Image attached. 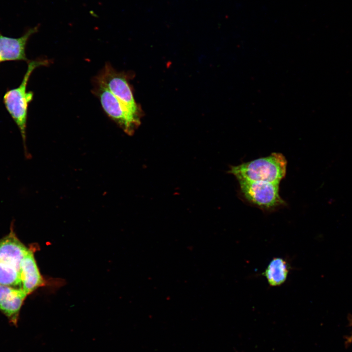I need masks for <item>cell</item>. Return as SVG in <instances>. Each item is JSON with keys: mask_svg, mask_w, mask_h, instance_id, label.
Returning a JSON list of instances; mask_svg holds the SVG:
<instances>
[{"mask_svg": "<svg viewBox=\"0 0 352 352\" xmlns=\"http://www.w3.org/2000/svg\"><path fill=\"white\" fill-rule=\"evenodd\" d=\"M47 60L38 59L28 63L27 69L22 80L16 88L7 90L3 97L5 108L20 130L22 136L25 156L28 158L29 154L26 144V129L29 103L32 100L33 93L27 91L26 87L30 76L34 70L40 66H45Z\"/></svg>", "mask_w": 352, "mask_h": 352, "instance_id": "obj_1", "label": "cell"}, {"mask_svg": "<svg viewBox=\"0 0 352 352\" xmlns=\"http://www.w3.org/2000/svg\"><path fill=\"white\" fill-rule=\"evenodd\" d=\"M287 161L281 153L258 158L230 167L228 173L239 180L280 183L286 174Z\"/></svg>", "mask_w": 352, "mask_h": 352, "instance_id": "obj_2", "label": "cell"}, {"mask_svg": "<svg viewBox=\"0 0 352 352\" xmlns=\"http://www.w3.org/2000/svg\"><path fill=\"white\" fill-rule=\"evenodd\" d=\"M107 88L121 103L124 109L140 121L139 110L125 76L107 63L101 72L94 78Z\"/></svg>", "mask_w": 352, "mask_h": 352, "instance_id": "obj_3", "label": "cell"}, {"mask_svg": "<svg viewBox=\"0 0 352 352\" xmlns=\"http://www.w3.org/2000/svg\"><path fill=\"white\" fill-rule=\"evenodd\" d=\"M240 191L250 203L265 211L285 204L279 194V183L239 180Z\"/></svg>", "mask_w": 352, "mask_h": 352, "instance_id": "obj_4", "label": "cell"}, {"mask_svg": "<svg viewBox=\"0 0 352 352\" xmlns=\"http://www.w3.org/2000/svg\"><path fill=\"white\" fill-rule=\"evenodd\" d=\"M93 93L99 99L102 107L108 115L127 134H132L140 124L130 114L110 91L101 83L94 81Z\"/></svg>", "mask_w": 352, "mask_h": 352, "instance_id": "obj_5", "label": "cell"}, {"mask_svg": "<svg viewBox=\"0 0 352 352\" xmlns=\"http://www.w3.org/2000/svg\"><path fill=\"white\" fill-rule=\"evenodd\" d=\"M37 31V27L30 28L19 38L5 36L0 33V63L7 61H27L26 45L30 36Z\"/></svg>", "mask_w": 352, "mask_h": 352, "instance_id": "obj_6", "label": "cell"}, {"mask_svg": "<svg viewBox=\"0 0 352 352\" xmlns=\"http://www.w3.org/2000/svg\"><path fill=\"white\" fill-rule=\"evenodd\" d=\"M28 250L11 228L10 233L0 240V262L16 268L20 272L22 262Z\"/></svg>", "mask_w": 352, "mask_h": 352, "instance_id": "obj_7", "label": "cell"}, {"mask_svg": "<svg viewBox=\"0 0 352 352\" xmlns=\"http://www.w3.org/2000/svg\"><path fill=\"white\" fill-rule=\"evenodd\" d=\"M27 295L22 288L0 285V310L14 324Z\"/></svg>", "mask_w": 352, "mask_h": 352, "instance_id": "obj_8", "label": "cell"}, {"mask_svg": "<svg viewBox=\"0 0 352 352\" xmlns=\"http://www.w3.org/2000/svg\"><path fill=\"white\" fill-rule=\"evenodd\" d=\"M21 288L27 294L31 293L44 283L34 258L29 249L22 260L20 270Z\"/></svg>", "mask_w": 352, "mask_h": 352, "instance_id": "obj_9", "label": "cell"}, {"mask_svg": "<svg viewBox=\"0 0 352 352\" xmlns=\"http://www.w3.org/2000/svg\"><path fill=\"white\" fill-rule=\"evenodd\" d=\"M292 269L289 262L282 257H274L262 273L269 286L276 287L283 285L288 278Z\"/></svg>", "mask_w": 352, "mask_h": 352, "instance_id": "obj_10", "label": "cell"}, {"mask_svg": "<svg viewBox=\"0 0 352 352\" xmlns=\"http://www.w3.org/2000/svg\"><path fill=\"white\" fill-rule=\"evenodd\" d=\"M0 285L21 288L19 271L0 262Z\"/></svg>", "mask_w": 352, "mask_h": 352, "instance_id": "obj_11", "label": "cell"}, {"mask_svg": "<svg viewBox=\"0 0 352 352\" xmlns=\"http://www.w3.org/2000/svg\"><path fill=\"white\" fill-rule=\"evenodd\" d=\"M345 346L348 347L352 343V332L350 335L345 337Z\"/></svg>", "mask_w": 352, "mask_h": 352, "instance_id": "obj_12", "label": "cell"}, {"mask_svg": "<svg viewBox=\"0 0 352 352\" xmlns=\"http://www.w3.org/2000/svg\"><path fill=\"white\" fill-rule=\"evenodd\" d=\"M348 319L349 321V325L352 328V315L351 314H349Z\"/></svg>", "mask_w": 352, "mask_h": 352, "instance_id": "obj_13", "label": "cell"}]
</instances>
